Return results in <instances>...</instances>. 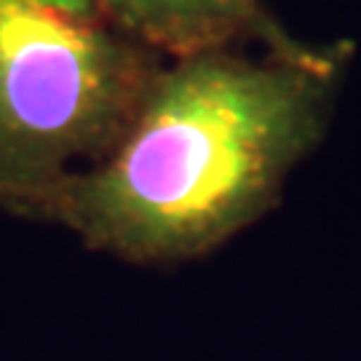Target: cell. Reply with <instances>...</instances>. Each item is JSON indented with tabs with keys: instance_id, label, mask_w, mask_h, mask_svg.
I'll return each instance as SVG.
<instances>
[{
	"instance_id": "obj_1",
	"label": "cell",
	"mask_w": 361,
	"mask_h": 361,
	"mask_svg": "<svg viewBox=\"0 0 361 361\" xmlns=\"http://www.w3.org/2000/svg\"><path fill=\"white\" fill-rule=\"evenodd\" d=\"M345 49L166 59L116 147L65 182L49 212L83 244L134 265L225 246L281 198L322 140Z\"/></svg>"
},
{
	"instance_id": "obj_2",
	"label": "cell",
	"mask_w": 361,
	"mask_h": 361,
	"mask_svg": "<svg viewBox=\"0 0 361 361\" xmlns=\"http://www.w3.org/2000/svg\"><path fill=\"white\" fill-rule=\"evenodd\" d=\"M164 56L104 0H0V209L49 222L126 131Z\"/></svg>"
},
{
	"instance_id": "obj_3",
	"label": "cell",
	"mask_w": 361,
	"mask_h": 361,
	"mask_svg": "<svg viewBox=\"0 0 361 361\" xmlns=\"http://www.w3.org/2000/svg\"><path fill=\"white\" fill-rule=\"evenodd\" d=\"M121 25L164 59L214 49L262 46L295 54L300 43L268 11L265 0H104Z\"/></svg>"
}]
</instances>
